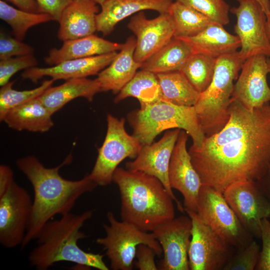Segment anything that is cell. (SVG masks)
I'll return each mask as SVG.
<instances>
[{
    "label": "cell",
    "mask_w": 270,
    "mask_h": 270,
    "mask_svg": "<svg viewBox=\"0 0 270 270\" xmlns=\"http://www.w3.org/2000/svg\"><path fill=\"white\" fill-rule=\"evenodd\" d=\"M218 132L188 152L202 185L223 193L238 182L260 180L270 167V106L248 110L232 100Z\"/></svg>",
    "instance_id": "cell-1"
},
{
    "label": "cell",
    "mask_w": 270,
    "mask_h": 270,
    "mask_svg": "<svg viewBox=\"0 0 270 270\" xmlns=\"http://www.w3.org/2000/svg\"><path fill=\"white\" fill-rule=\"evenodd\" d=\"M68 155L58 166L46 168L36 156H28L16 160L18 168L32 185L34 198L31 215L22 248L36 239L43 226L57 215L70 212L76 200L82 194L93 191L98 184L89 174L82 178L71 180L63 178L60 170L70 164Z\"/></svg>",
    "instance_id": "cell-2"
},
{
    "label": "cell",
    "mask_w": 270,
    "mask_h": 270,
    "mask_svg": "<svg viewBox=\"0 0 270 270\" xmlns=\"http://www.w3.org/2000/svg\"><path fill=\"white\" fill-rule=\"evenodd\" d=\"M112 182L120 193L122 220L152 232L175 218L174 200L157 178L118 167Z\"/></svg>",
    "instance_id": "cell-3"
},
{
    "label": "cell",
    "mask_w": 270,
    "mask_h": 270,
    "mask_svg": "<svg viewBox=\"0 0 270 270\" xmlns=\"http://www.w3.org/2000/svg\"><path fill=\"white\" fill-rule=\"evenodd\" d=\"M91 210L80 214L69 212L57 220L48 222L42 228L37 240V246L30 252L28 260L38 270H46L60 262H69L77 265L108 270L104 256L86 252L78 242L88 236L80 229L92 216Z\"/></svg>",
    "instance_id": "cell-4"
},
{
    "label": "cell",
    "mask_w": 270,
    "mask_h": 270,
    "mask_svg": "<svg viewBox=\"0 0 270 270\" xmlns=\"http://www.w3.org/2000/svg\"><path fill=\"white\" fill-rule=\"evenodd\" d=\"M245 60L239 51L216 59L212 80L200 93L194 106L200 126L206 136L222 130L230 118V106L234 88Z\"/></svg>",
    "instance_id": "cell-5"
},
{
    "label": "cell",
    "mask_w": 270,
    "mask_h": 270,
    "mask_svg": "<svg viewBox=\"0 0 270 270\" xmlns=\"http://www.w3.org/2000/svg\"><path fill=\"white\" fill-rule=\"evenodd\" d=\"M128 120L133 130L132 135L142 146L152 144L158 134L170 128L186 131L195 147H200L206 136L194 106L160 100L130 112Z\"/></svg>",
    "instance_id": "cell-6"
},
{
    "label": "cell",
    "mask_w": 270,
    "mask_h": 270,
    "mask_svg": "<svg viewBox=\"0 0 270 270\" xmlns=\"http://www.w3.org/2000/svg\"><path fill=\"white\" fill-rule=\"evenodd\" d=\"M108 224H104L106 236L96 238L98 244L103 246L106 255L110 262V268L113 270H132L136 256L137 246L145 244L160 257L162 248L151 232L142 231L135 226L116 220L112 212L106 214Z\"/></svg>",
    "instance_id": "cell-7"
},
{
    "label": "cell",
    "mask_w": 270,
    "mask_h": 270,
    "mask_svg": "<svg viewBox=\"0 0 270 270\" xmlns=\"http://www.w3.org/2000/svg\"><path fill=\"white\" fill-rule=\"evenodd\" d=\"M106 122V135L89 174L90 178L100 186L110 184L118 165L127 158H135L142 146L135 136L126 130L124 118L118 119L108 114Z\"/></svg>",
    "instance_id": "cell-8"
},
{
    "label": "cell",
    "mask_w": 270,
    "mask_h": 270,
    "mask_svg": "<svg viewBox=\"0 0 270 270\" xmlns=\"http://www.w3.org/2000/svg\"><path fill=\"white\" fill-rule=\"evenodd\" d=\"M196 213L204 222L234 248L238 249L245 246L254 240L228 204L223 193L212 187L201 186Z\"/></svg>",
    "instance_id": "cell-9"
},
{
    "label": "cell",
    "mask_w": 270,
    "mask_h": 270,
    "mask_svg": "<svg viewBox=\"0 0 270 270\" xmlns=\"http://www.w3.org/2000/svg\"><path fill=\"white\" fill-rule=\"evenodd\" d=\"M192 220L188 249L190 270H220L233 256V248L204 222L196 212L184 208Z\"/></svg>",
    "instance_id": "cell-10"
},
{
    "label": "cell",
    "mask_w": 270,
    "mask_h": 270,
    "mask_svg": "<svg viewBox=\"0 0 270 270\" xmlns=\"http://www.w3.org/2000/svg\"><path fill=\"white\" fill-rule=\"evenodd\" d=\"M230 12L236 18L234 32L240 42V53L246 60L257 54H270L266 15L256 0H236Z\"/></svg>",
    "instance_id": "cell-11"
},
{
    "label": "cell",
    "mask_w": 270,
    "mask_h": 270,
    "mask_svg": "<svg viewBox=\"0 0 270 270\" xmlns=\"http://www.w3.org/2000/svg\"><path fill=\"white\" fill-rule=\"evenodd\" d=\"M223 194L246 230L253 237L260 238L262 221L270 218V201L256 182H234L225 189Z\"/></svg>",
    "instance_id": "cell-12"
},
{
    "label": "cell",
    "mask_w": 270,
    "mask_h": 270,
    "mask_svg": "<svg viewBox=\"0 0 270 270\" xmlns=\"http://www.w3.org/2000/svg\"><path fill=\"white\" fill-rule=\"evenodd\" d=\"M32 200L15 182L0 196V243L12 248L22 244L31 215Z\"/></svg>",
    "instance_id": "cell-13"
},
{
    "label": "cell",
    "mask_w": 270,
    "mask_h": 270,
    "mask_svg": "<svg viewBox=\"0 0 270 270\" xmlns=\"http://www.w3.org/2000/svg\"><path fill=\"white\" fill-rule=\"evenodd\" d=\"M192 230V222L190 216H180L152 232L162 248L164 255L158 270H190L188 254Z\"/></svg>",
    "instance_id": "cell-14"
},
{
    "label": "cell",
    "mask_w": 270,
    "mask_h": 270,
    "mask_svg": "<svg viewBox=\"0 0 270 270\" xmlns=\"http://www.w3.org/2000/svg\"><path fill=\"white\" fill-rule=\"evenodd\" d=\"M181 129L176 128L165 132L158 142L142 146L136 157L128 162L126 169L141 171L159 179L182 212L184 208L172 192L169 180L168 168L172 154Z\"/></svg>",
    "instance_id": "cell-15"
},
{
    "label": "cell",
    "mask_w": 270,
    "mask_h": 270,
    "mask_svg": "<svg viewBox=\"0 0 270 270\" xmlns=\"http://www.w3.org/2000/svg\"><path fill=\"white\" fill-rule=\"evenodd\" d=\"M127 26L136 36L134 58L140 64L174 37V25L168 12L148 19L143 11L140 12L130 18Z\"/></svg>",
    "instance_id": "cell-16"
},
{
    "label": "cell",
    "mask_w": 270,
    "mask_h": 270,
    "mask_svg": "<svg viewBox=\"0 0 270 270\" xmlns=\"http://www.w3.org/2000/svg\"><path fill=\"white\" fill-rule=\"evenodd\" d=\"M268 73L266 56L257 54L246 60L234 84L231 99L250 110L268 104L270 102V88L266 79Z\"/></svg>",
    "instance_id": "cell-17"
},
{
    "label": "cell",
    "mask_w": 270,
    "mask_h": 270,
    "mask_svg": "<svg viewBox=\"0 0 270 270\" xmlns=\"http://www.w3.org/2000/svg\"><path fill=\"white\" fill-rule=\"evenodd\" d=\"M188 136L186 131L180 130L170 162L168 180L171 188L182 194L184 208L196 212L202 184L186 148Z\"/></svg>",
    "instance_id": "cell-18"
},
{
    "label": "cell",
    "mask_w": 270,
    "mask_h": 270,
    "mask_svg": "<svg viewBox=\"0 0 270 270\" xmlns=\"http://www.w3.org/2000/svg\"><path fill=\"white\" fill-rule=\"evenodd\" d=\"M116 52L86 58L64 61L47 68L33 67L22 73L24 79L36 83L44 76H50L54 81L66 80L98 74L112 61Z\"/></svg>",
    "instance_id": "cell-19"
},
{
    "label": "cell",
    "mask_w": 270,
    "mask_h": 270,
    "mask_svg": "<svg viewBox=\"0 0 270 270\" xmlns=\"http://www.w3.org/2000/svg\"><path fill=\"white\" fill-rule=\"evenodd\" d=\"M173 0H106L96 16V31L106 36L127 17L145 10L168 12Z\"/></svg>",
    "instance_id": "cell-20"
},
{
    "label": "cell",
    "mask_w": 270,
    "mask_h": 270,
    "mask_svg": "<svg viewBox=\"0 0 270 270\" xmlns=\"http://www.w3.org/2000/svg\"><path fill=\"white\" fill-rule=\"evenodd\" d=\"M98 5L94 0H72L58 20V39L64 42L94 34L100 12Z\"/></svg>",
    "instance_id": "cell-21"
},
{
    "label": "cell",
    "mask_w": 270,
    "mask_h": 270,
    "mask_svg": "<svg viewBox=\"0 0 270 270\" xmlns=\"http://www.w3.org/2000/svg\"><path fill=\"white\" fill-rule=\"evenodd\" d=\"M136 45L134 36L128 38L111 63L98 73L96 79L101 92L112 91L118 94L140 68L142 64L134 58Z\"/></svg>",
    "instance_id": "cell-22"
},
{
    "label": "cell",
    "mask_w": 270,
    "mask_h": 270,
    "mask_svg": "<svg viewBox=\"0 0 270 270\" xmlns=\"http://www.w3.org/2000/svg\"><path fill=\"white\" fill-rule=\"evenodd\" d=\"M60 48H53L44 58L52 66L65 60L86 58L120 50L123 44L112 42L93 34L63 42Z\"/></svg>",
    "instance_id": "cell-23"
},
{
    "label": "cell",
    "mask_w": 270,
    "mask_h": 270,
    "mask_svg": "<svg viewBox=\"0 0 270 270\" xmlns=\"http://www.w3.org/2000/svg\"><path fill=\"white\" fill-rule=\"evenodd\" d=\"M224 26L213 22L198 34L180 39L186 43L192 54H202L217 59L235 52L240 48L238 38L226 31Z\"/></svg>",
    "instance_id": "cell-24"
},
{
    "label": "cell",
    "mask_w": 270,
    "mask_h": 270,
    "mask_svg": "<svg viewBox=\"0 0 270 270\" xmlns=\"http://www.w3.org/2000/svg\"><path fill=\"white\" fill-rule=\"evenodd\" d=\"M100 92L96 79L86 78H72L58 86H50L39 96L41 102L53 114L70 101L80 97L92 102L94 96Z\"/></svg>",
    "instance_id": "cell-25"
},
{
    "label": "cell",
    "mask_w": 270,
    "mask_h": 270,
    "mask_svg": "<svg viewBox=\"0 0 270 270\" xmlns=\"http://www.w3.org/2000/svg\"><path fill=\"white\" fill-rule=\"evenodd\" d=\"M52 115L38 97L10 110L3 122L16 130L44 132L54 126Z\"/></svg>",
    "instance_id": "cell-26"
},
{
    "label": "cell",
    "mask_w": 270,
    "mask_h": 270,
    "mask_svg": "<svg viewBox=\"0 0 270 270\" xmlns=\"http://www.w3.org/2000/svg\"><path fill=\"white\" fill-rule=\"evenodd\" d=\"M192 54L184 42L174 37L143 62L140 68L155 74L179 70Z\"/></svg>",
    "instance_id": "cell-27"
},
{
    "label": "cell",
    "mask_w": 270,
    "mask_h": 270,
    "mask_svg": "<svg viewBox=\"0 0 270 270\" xmlns=\"http://www.w3.org/2000/svg\"><path fill=\"white\" fill-rule=\"evenodd\" d=\"M160 84L162 100L171 104L194 106L200 93L179 70L156 74Z\"/></svg>",
    "instance_id": "cell-28"
},
{
    "label": "cell",
    "mask_w": 270,
    "mask_h": 270,
    "mask_svg": "<svg viewBox=\"0 0 270 270\" xmlns=\"http://www.w3.org/2000/svg\"><path fill=\"white\" fill-rule=\"evenodd\" d=\"M133 97L140 102V107L162 100V92L156 74L140 70L122 89L114 98L116 104L124 99Z\"/></svg>",
    "instance_id": "cell-29"
},
{
    "label": "cell",
    "mask_w": 270,
    "mask_h": 270,
    "mask_svg": "<svg viewBox=\"0 0 270 270\" xmlns=\"http://www.w3.org/2000/svg\"><path fill=\"white\" fill-rule=\"evenodd\" d=\"M168 12L174 23L176 38L194 36L213 22L200 12L176 1L172 4Z\"/></svg>",
    "instance_id": "cell-30"
},
{
    "label": "cell",
    "mask_w": 270,
    "mask_h": 270,
    "mask_svg": "<svg viewBox=\"0 0 270 270\" xmlns=\"http://www.w3.org/2000/svg\"><path fill=\"white\" fill-rule=\"evenodd\" d=\"M0 18L12 28L14 38L22 40L29 28L37 24L54 20L51 16L33 13L14 8L0 0Z\"/></svg>",
    "instance_id": "cell-31"
},
{
    "label": "cell",
    "mask_w": 270,
    "mask_h": 270,
    "mask_svg": "<svg viewBox=\"0 0 270 270\" xmlns=\"http://www.w3.org/2000/svg\"><path fill=\"white\" fill-rule=\"evenodd\" d=\"M216 59L200 54H192L179 70L200 93L210 84Z\"/></svg>",
    "instance_id": "cell-32"
},
{
    "label": "cell",
    "mask_w": 270,
    "mask_h": 270,
    "mask_svg": "<svg viewBox=\"0 0 270 270\" xmlns=\"http://www.w3.org/2000/svg\"><path fill=\"white\" fill-rule=\"evenodd\" d=\"M54 82L52 79L44 80L38 87L25 90H17L12 88L14 81L9 82L0 90V120H3L6 114L14 108L40 96L46 90L52 86Z\"/></svg>",
    "instance_id": "cell-33"
},
{
    "label": "cell",
    "mask_w": 270,
    "mask_h": 270,
    "mask_svg": "<svg viewBox=\"0 0 270 270\" xmlns=\"http://www.w3.org/2000/svg\"><path fill=\"white\" fill-rule=\"evenodd\" d=\"M223 26L230 22V6L224 0H176Z\"/></svg>",
    "instance_id": "cell-34"
},
{
    "label": "cell",
    "mask_w": 270,
    "mask_h": 270,
    "mask_svg": "<svg viewBox=\"0 0 270 270\" xmlns=\"http://www.w3.org/2000/svg\"><path fill=\"white\" fill-rule=\"evenodd\" d=\"M260 248L253 240L245 246L238 248L237 252L232 256L224 270H254L258 261Z\"/></svg>",
    "instance_id": "cell-35"
},
{
    "label": "cell",
    "mask_w": 270,
    "mask_h": 270,
    "mask_svg": "<svg viewBox=\"0 0 270 270\" xmlns=\"http://www.w3.org/2000/svg\"><path fill=\"white\" fill-rule=\"evenodd\" d=\"M38 61L33 54L16 56L0 60V86L10 82V78L17 72L35 67Z\"/></svg>",
    "instance_id": "cell-36"
},
{
    "label": "cell",
    "mask_w": 270,
    "mask_h": 270,
    "mask_svg": "<svg viewBox=\"0 0 270 270\" xmlns=\"http://www.w3.org/2000/svg\"><path fill=\"white\" fill-rule=\"evenodd\" d=\"M34 50L30 46L3 32L0 34V59L5 60L13 56L33 54Z\"/></svg>",
    "instance_id": "cell-37"
},
{
    "label": "cell",
    "mask_w": 270,
    "mask_h": 270,
    "mask_svg": "<svg viewBox=\"0 0 270 270\" xmlns=\"http://www.w3.org/2000/svg\"><path fill=\"white\" fill-rule=\"evenodd\" d=\"M260 238L262 241V248L255 270H270V221L268 218L262 221Z\"/></svg>",
    "instance_id": "cell-38"
},
{
    "label": "cell",
    "mask_w": 270,
    "mask_h": 270,
    "mask_svg": "<svg viewBox=\"0 0 270 270\" xmlns=\"http://www.w3.org/2000/svg\"><path fill=\"white\" fill-rule=\"evenodd\" d=\"M156 255L154 250L145 244H140L136 248V266L140 270H158L154 261Z\"/></svg>",
    "instance_id": "cell-39"
},
{
    "label": "cell",
    "mask_w": 270,
    "mask_h": 270,
    "mask_svg": "<svg viewBox=\"0 0 270 270\" xmlns=\"http://www.w3.org/2000/svg\"><path fill=\"white\" fill-rule=\"evenodd\" d=\"M39 13L47 14L52 16L54 20H58L66 7L72 0H36Z\"/></svg>",
    "instance_id": "cell-40"
},
{
    "label": "cell",
    "mask_w": 270,
    "mask_h": 270,
    "mask_svg": "<svg viewBox=\"0 0 270 270\" xmlns=\"http://www.w3.org/2000/svg\"><path fill=\"white\" fill-rule=\"evenodd\" d=\"M14 182V172L8 166H0V196H2Z\"/></svg>",
    "instance_id": "cell-41"
},
{
    "label": "cell",
    "mask_w": 270,
    "mask_h": 270,
    "mask_svg": "<svg viewBox=\"0 0 270 270\" xmlns=\"http://www.w3.org/2000/svg\"><path fill=\"white\" fill-rule=\"evenodd\" d=\"M19 9L33 13H39L38 4L36 0H7Z\"/></svg>",
    "instance_id": "cell-42"
},
{
    "label": "cell",
    "mask_w": 270,
    "mask_h": 270,
    "mask_svg": "<svg viewBox=\"0 0 270 270\" xmlns=\"http://www.w3.org/2000/svg\"><path fill=\"white\" fill-rule=\"evenodd\" d=\"M256 182L260 190L270 201V167L266 174Z\"/></svg>",
    "instance_id": "cell-43"
},
{
    "label": "cell",
    "mask_w": 270,
    "mask_h": 270,
    "mask_svg": "<svg viewBox=\"0 0 270 270\" xmlns=\"http://www.w3.org/2000/svg\"><path fill=\"white\" fill-rule=\"evenodd\" d=\"M262 8L266 15L270 13V0H256Z\"/></svg>",
    "instance_id": "cell-44"
},
{
    "label": "cell",
    "mask_w": 270,
    "mask_h": 270,
    "mask_svg": "<svg viewBox=\"0 0 270 270\" xmlns=\"http://www.w3.org/2000/svg\"><path fill=\"white\" fill-rule=\"evenodd\" d=\"M266 28L268 38L270 41V13L266 16Z\"/></svg>",
    "instance_id": "cell-45"
},
{
    "label": "cell",
    "mask_w": 270,
    "mask_h": 270,
    "mask_svg": "<svg viewBox=\"0 0 270 270\" xmlns=\"http://www.w3.org/2000/svg\"><path fill=\"white\" fill-rule=\"evenodd\" d=\"M94 0L100 6L106 0Z\"/></svg>",
    "instance_id": "cell-46"
},
{
    "label": "cell",
    "mask_w": 270,
    "mask_h": 270,
    "mask_svg": "<svg viewBox=\"0 0 270 270\" xmlns=\"http://www.w3.org/2000/svg\"><path fill=\"white\" fill-rule=\"evenodd\" d=\"M268 64L269 70H270V60L269 58H268Z\"/></svg>",
    "instance_id": "cell-47"
},
{
    "label": "cell",
    "mask_w": 270,
    "mask_h": 270,
    "mask_svg": "<svg viewBox=\"0 0 270 270\" xmlns=\"http://www.w3.org/2000/svg\"><path fill=\"white\" fill-rule=\"evenodd\" d=\"M268 56L270 57V56Z\"/></svg>",
    "instance_id": "cell-48"
}]
</instances>
